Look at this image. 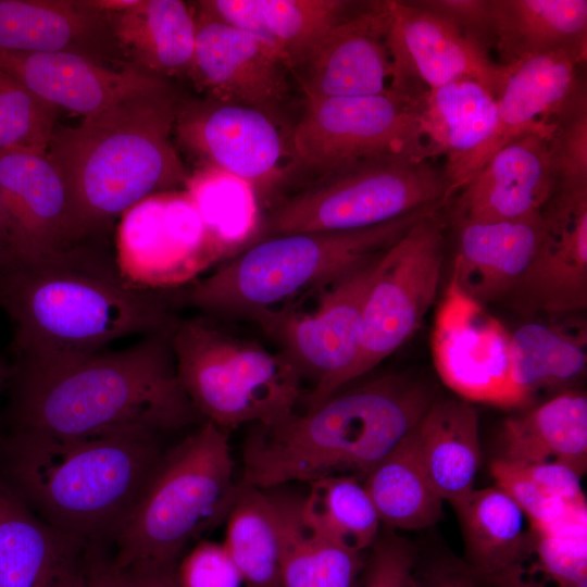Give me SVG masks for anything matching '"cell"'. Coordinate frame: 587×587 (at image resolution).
<instances>
[{
    "mask_svg": "<svg viewBox=\"0 0 587 587\" xmlns=\"http://www.w3.org/2000/svg\"><path fill=\"white\" fill-rule=\"evenodd\" d=\"M440 209L415 211L363 229L291 233L257 240L210 275L168 291L170 301L175 309L193 308L208 317L250 322L303 292L328 287Z\"/></svg>",
    "mask_w": 587,
    "mask_h": 587,
    "instance_id": "8992f818",
    "label": "cell"
},
{
    "mask_svg": "<svg viewBox=\"0 0 587 587\" xmlns=\"http://www.w3.org/2000/svg\"><path fill=\"white\" fill-rule=\"evenodd\" d=\"M14 263V254L7 213L0 191V273Z\"/></svg>",
    "mask_w": 587,
    "mask_h": 587,
    "instance_id": "816d5d0a",
    "label": "cell"
},
{
    "mask_svg": "<svg viewBox=\"0 0 587 587\" xmlns=\"http://www.w3.org/2000/svg\"><path fill=\"white\" fill-rule=\"evenodd\" d=\"M420 587H478L472 570L454 559L436 560L421 570L416 567Z\"/></svg>",
    "mask_w": 587,
    "mask_h": 587,
    "instance_id": "681fc988",
    "label": "cell"
},
{
    "mask_svg": "<svg viewBox=\"0 0 587 587\" xmlns=\"http://www.w3.org/2000/svg\"><path fill=\"white\" fill-rule=\"evenodd\" d=\"M416 567V554L409 542L387 533L371 547L359 587H420Z\"/></svg>",
    "mask_w": 587,
    "mask_h": 587,
    "instance_id": "ee69618b",
    "label": "cell"
},
{
    "mask_svg": "<svg viewBox=\"0 0 587 587\" xmlns=\"http://www.w3.org/2000/svg\"><path fill=\"white\" fill-rule=\"evenodd\" d=\"M457 228L450 279L484 305L511 297L546 234L541 212L515 220L467 222Z\"/></svg>",
    "mask_w": 587,
    "mask_h": 587,
    "instance_id": "484cf974",
    "label": "cell"
},
{
    "mask_svg": "<svg viewBox=\"0 0 587 587\" xmlns=\"http://www.w3.org/2000/svg\"><path fill=\"white\" fill-rule=\"evenodd\" d=\"M64 587H115L112 560L101 546H93L72 579Z\"/></svg>",
    "mask_w": 587,
    "mask_h": 587,
    "instance_id": "f907efd6",
    "label": "cell"
},
{
    "mask_svg": "<svg viewBox=\"0 0 587 587\" xmlns=\"http://www.w3.org/2000/svg\"><path fill=\"white\" fill-rule=\"evenodd\" d=\"M548 146L553 195L587 193V104L558 122Z\"/></svg>",
    "mask_w": 587,
    "mask_h": 587,
    "instance_id": "7bdbcfd3",
    "label": "cell"
},
{
    "mask_svg": "<svg viewBox=\"0 0 587 587\" xmlns=\"http://www.w3.org/2000/svg\"><path fill=\"white\" fill-rule=\"evenodd\" d=\"M436 400L424 382L387 374L294 412L254 424L242 448V483L271 489L292 482L349 475L362 482Z\"/></svg>",
    "mask_w": 587,
    "mask_h": 587,
    "instance_id": "3957f363",
    "label": "cell"
},
{
    "mask_svg": "<svg viewBox=\"0 0 587 587\" xmlns=\"http://www.w3.org/2000/svg\"><path fill=\"white\" fill-rule=\"evenodd\" d=\"M412 430L363 479L382 524L404 530L427 528L444 514V500L426 475Z\"/></svg>",
    "mask_w": 587,
    "mask_h": 587,
    "instance_id": "836d02e7",
    "label": "cell"
},
{
    "mask_svg": "<svg viewBox=\"0 0 587 587\" xmlns=\"http://www.w3.org/2000/svg\"><path fill=\"white\" fill-rule=\"evenodd\" d=\"M0 49L74 53L112 66L132 64L104 12L87 0H0Z\"/></svg>",
    "mask_w": 587,
    "mask_h": 587,
    "instance_id": "d4e9b609",
    "label": "cell"
},
{
    "mask_svg": "<svg viewBox=\"0 0 587 587\" xmlns=\"http://www.w3.org/2000/svg\"><path fill=\"white\" fill-rule=\"evenodd\" d=\"M168 334L111 352L16 358L8 385L13 432L75 437L200 425L204 420L178 379Z\"/></svg>",
    "mask_w": 587,
    "mask_h": 587,
    "instance_id": "6da1fadb",
    "label": "cell"
},
{
    "mask_svg": "<svg viewBox=\"0 0 587 587\" xmlns=\"http://www.w3.org/2000/svg\"><path fill=\"white\" fill-rule=\"evenodd\" d=\"M510 338L484 304L449 280L432 333L434 365L448 388L469 402L503 409L527 404L512 379Z\"/></svg>",
    "mask_w": 587,
    "mask_h": 587,
    "instance_id": "9a60e30c",
    "label": "cell"
},
{
    "mask_svg": "<svg viewBox=\"0 0 587 587\" xmlns=\"http://www.w3.org/2000/svg\"><path fill=\"white\" fill-rule=\"evenodd\" d=\"M345 0H204L198 10L265 43L295 74L324 36L354 13ZM358 11V10H357Z\"/></svg>",
    "mask_w": 587,
    "mask_h": 587,
    "instance_id": "83f0119b",
    "label": "cell"
},
{
    "mask_svg": "<svg viewBox=\"0 0 587 587\" xmlns=\"http://www.w3.org/2000/svg\"><path fill=\"white\" fill-rule=\"evenodd\" d=\"M0 308L15 358L28 359L102 351L123 337L170 332L178 317L167 291L130 286L100 239L1 272Z\"/></svg>",
    "mask_w": 587,
    "mask_h": 587,
    "instance_id": "7a4b0ae2",
    "label": "cell"
},
{
    "mask_svg": "<svg viewBox=\"0 0 587 587\" xmlns=\"http://www.w3.org/2000/svg\"><path fill=\"white\" fill-rule=\"evenodd\" d=\"M309 484L300 503V516L309 529L360 552L374 545L382 522L360 478L327 476Z\"/></svg>",
    "mask_w": 587,
    "mask_h": 587,
    "instance_id": "f35d334b",
    "label": "cell"
},
{
    "mask_svg": "<svg viewBox=\"0 0 587 587\" xmlns=\"http://www.w3.org/2000/svg\"><path fill=\"white\" fill-rule=\"evenodd\" d=\"M296 74L307 101L388 91L391 63L384 1L336 24Z\"/></svg>",
    "mask_w": 587,
    "mask_h": 587,
    "instance_id": "44dd1931",
    "label": "cell"
},
{
    "mask_svg": "<svg viewBox=\"0 0 587 587\" xmlns=\"http://www.w3.org/2000/svg\"><path fill=\"white\" fill-rule=\"evenodd\" d=\"M91 547L38 517L0 483V587H64Z\"/></svg>",
    "mask_w": 587,
    "mask_h": 587,
    "instance_id": "4316f807",
    "label": "cell"
},
{
    "mask_svg": "<svg viewBox=\"0 0 587 587\" xmlns=\"http://www.w3.org/2000/svg\"><path fill=\"white\" fill-rule=\"evenodd\" d=\"M585 59L571 50H554L503 65L491 155L523 134L537 133L550 139L562 117L587 104L577 75Z\"/></svg>",
    "mask_w": 587,
    "mask_h": 587,
    "instance_id": "cb8c5ba5",
    "label": "cell"
},
{
    "mask_svg": "<svg viewBox=\"0 0 587 587\" xmlns=\"http://www.w3.org/2000/svg\"><path fill=\"white\" fill-rule=\"evenodd\" d=\"M548 138L523 134L498 149L459 191L450 213L457 226L539 213L554 191Z\"/></svg>",
    "mask_w": 587,
    "mask_h": 587,
    "instance_id": "603a6c76",
    "label": "cell"
},
{
    "mask_svg": "<svg viewBox=\"0 0 587 587\" xmlns=\"http://www.w3.org/2000/svg\"><path fill=\"white\" fill-rule=\"evenodd\" d=\"M184 187L223 260H229L258 239L261 204L249 183L222 170L202 166L188 176Z\"/></svg>",
    "mask_w": 587,
    "mask_h": 587,
    "instance_id": "d590c367",
    "label": "cell"
},
{
    "mask_svg": "<svg viewBox=\"0 0 587 587\" xmlns=\"http://www.w3.org/2000/svg\"><path fill=\"white\" fill-rule=\"evenodd\" d=\"M0 191L10 228L13 264L79 243L66 183L47 150L0 151Z\"/></svg>",
    "mask_w": 587,
    "mask_h": 587,
    "instance_id": "d6986e66",
    "label": "cell"
},
{
    "mask_svg": "<svg viewBox=\"0 0 587 587\" xmlns=\"http://www.w3.org/2000/svg\"><path fill=\"white\" fill-rule=\"evenodd\" d=\"M0 72L41 101L84 117L134 97L171 88L135 65L112 66L88 57L0 49Z\"/></svg>",
    "mask_w": 587,
    "mask_h": 587,
    "instance_id": "ac0fdd59",
    "label": "cell"
},
{
    "mask_svg": "<svg viewBox=\"0 0 587 587\" xmlns=\"http://www.w3.org/2000/svg\"><path fill=\"white\" fill-rule=\"evenodd\" d=\"M58 111L0 72V151L47 150Z\"/></svg>",
    "mask_w": 587,
    "mask_h": 587,
    "instance_id": "b9f144b4",
    "label": "cell"
},
{
    "mask_svg": "<svg viewBox=\"0 0 587 587\" xmlns=\"http://www.w3.org/2000/svg\"><path fill=\"white\" fill-rule=\"evenodd\" d=\"M444 170L421 155L390 154L316 175L277 202L257 240L291 233L376 226L451 200Z\"/></svg>",
    "mask_w": 587,
    "mask_h": 587,
    "instance_id": "9c48e42d",
    "label": "cell"
},
{
    "mask_svg": "<svg viewBox=\"0 0 587 587\" xmlns=\"http://www.w3.org/2000/svg\"><path fill=\"white\" fill-rule=\"evenodd\" d=\"M176 564L136 563L121 569L112 565L115 587H179Z\"/></svg>",
    "mask_w": 587,
    "mask_h": 587,
    "instance_id": "c3c4849f",
    "label": "cell"
},
{
    "mask_svg": "<svg viewBox=\"0 0 587 587\" xmlns=\"http://www.w3.org/2000/svg\"><path fill=\"white\" fill-rule=\"evenodd\" d=\"M283 544L280 495L239 482L223 545L246 587H283Z\"/></svg>",
    "mask_w": 587,
    "mask_h": 587,
    "instance_id": "d6a6232c",
    "label": "cell"
},
{
    "mask_svg": "<svg viewBox=\"0 0 587 587\" xmlns=\"http://www.w3.org/2000/svg\"><path fill=\"white\" fill-rule=\"evenodd\" d=\"M490 474L520 507L530 522L532 529L548 534H586V510L570 507L539 488L524 472L521 464L495 459Z\"/></svg>",
    "mask_w": 587,
    "mask_h": 587,
    "instance_id": "60d3db41",
    "label": "cell"
},
{
    "mask_svg": "<svg viewBox=\"0 0 587 587\" xmlns=\"http://www.w3.org/2000/svg\"><path fill=\"white\" fill-rule=\"evenodd\" d=\"M544 240L508 299L526 314L550 317L587 308V193H554L541 211Z\"/></svg>",
    "mask_w": 587,
    "mask_h": 587,
    "instance_id": "ffe728a7",
    "label": "cell"
},
{
    "mask_svg": "<svg viewBox=\"0 0 587 587\" xmlns=\"http://www.w3.org/2000/svg\"><path fill=\"white\" fill-rule=\"evenodd\" d=\"M420 107L421 97L392 89L307 101L291 134L295 162L316 176L383 155L432 159L423 139Z\"/></svg>",
    "mask_w": 587,
    "mask_h": 587,
    "instance_id": "8fae6325",
    "label": "cell"
},
{
    "mask_svg": "<svg viewBox=\"0 0 587 587\" xmlns=\"http://www.w3.org/2000/svg\"><path fill=\"white\" fill-rule=\"evenodd\" d=\"M174 132L184 147L211 166L249 183L261 202L271 200L295 162L275 115L212 99L178 102Z\"/></svg>",
    "mask_w": 587,
    "mask_h": 587,
    "instance_id": "5bb4252c",
    "label": "cell"
},
{
    "mask_svg": "<svg viewBox=\"0 0 587 587\" xmlns=\"http://www.w3.org/2000/svg\"><path fill=\"white\" fill-rule=\"evenodd\" d=\"M178 102L167 88L86 116L75 127L55 125L47 153L66 183L78 242L100 239L145 198L185 185L189 174L171 140Z\"/></svg>",
    "mask_w": 587,
    "mask_h": 587,
    "instance_id": "5b68a950",
    "label": "cell"
},
{
    "mask_svg": "<svg viewBox=\"0 0 587 587\" xmlns=\"http://www.w3.org/2000/svg\"><path fill=\"white\" fill-rule=\"evenodd\" d=\"M12 374V365L0 359V394L9 385Z\"/></svg>",
    "mask_w": 587,
    "mask_h": 587,
    "instance_id": "db71d44e",
    "label": "cell"
},
{
    "mask_svg": "<svg viewBox=\"0 0 587 587\" xmlns=\"http://www.w3.org/2000/svg\"><path fill=\"white\" fill-rule=\"evenodd\" d=\"M491 16L501 65L554 50L586 57V0H491Z\"/></svg>",
    "mask_w": 587,
    "mask_h": 587,
    "instance_id": "1f68e13d",
    "label": "cell"
},
{
    "mask_svg": "<svg viewBox=\"0 0 587 587\" xmlns=\"http://www.w3.org/2000/svg\"><path fill=\"white\" fill-rule=\"evenodd\" d=\"M412 434L430 484L453 507L475 488L482 463L477 410L460 398L436 399Z\"/></svg>",
    "mask_w": 587,
    "mask_h": 587,
    "instance_id": "f1b7e54d",
    "label": "cell"
},
{
    "mask_svg": "<svg viewBox=\"0 0 587 587\" xmlns=\"http://www.w3.org/2000/svg\"><path fill=\"white\" fill-rule=\"evenodd\" d=\"M586 534L526 532L517 559L500 571L519 587H587Z\"/></svg>",
    "mask_w": 587,
    "mask_h": 587,
    "instance_id": "ab89813d",
    "label": "cell"
},
{
    "mask_svg": "<svg viewBox=\"0 0 587 587\" xmlns=\"http://www.w3.org/2000/svg\"><path fill=\"white\" fill-rule=\"evenodd\" d=\"M390 89L414 97L460 79H473L495 96L504 66L488 49L446 18L411 1H384Z\"/></svg>",
    "mask_w": 587,
    "mask_h": 587,
    "instance_id": "2e32d148",
    "label": "cell"
},
{
    "mask_svg": "<svg viewBox=\"0 0 587 587\" xmlns=\"http://www.w3.org/2000/svg\"><path fill=\"white\" fill-rule=\"evenodd\" d=\"M120 218L114 260L135 288L176 290L224 261L185 190L151 195Z\"/></svg>",
    "mask_w": 587,
    "mask_h": 587,
    "instance_id": "4fadbf2b",
    "label": "cell"
},
{
    "mask_svg": "<svg viewBox=\"0 0 587 587\" xmlns=\"http://www.w3.org/2000/svg\"><path fill=\"white\" fill-rule=\"evenodd\" d=\"M586 334L557 324L528 322L510 338L511 375L528 398L542 388L567 386L586 370Z\"/></svg>",
    "mask_w": 587,
    "mask_h": 587,
    "instance_id": "74e56055",
    "label": "cell"
},
{
    "mask_svg": "<svg viewBox=\"0 0 587 587\" xmlns=\"http://www.w3.org/2000/svg\"><path fill=\"white\" fill-rule=\"evenodd\" d=\"M284 520L283 587H359L363 552L325 539L302 522L301 499L280 495Z\"/></svg>",
    "mask_w": 587,
    "mask_h": 587,
    "instance_id": "8d00e7d4",
    "label": "cell"
},
{
    "mask_svg": "<svg viewBox=\"0 0 587 587\" xmlns=\"http://www.w3.org/2000/svg\"><path fill=\"white\" fill-rule=\"evenodd\" d=\"M453 508L464 536V563L475 575L498 573L517 559L526 536L525 515L503 489L474 488Z\"/></svg>",
    "mask_w": 587,
    "mask_h": 587,
    "instance_id": "e575fe53",
    "label": "cell"
},
{
    "mask_svg": "<svg viewBox=\"0 0 587 587\" xmlns=\"http://www.w3.org/2000/svg\"><path fill=\"white\" fill-rule=\"evenodd\" d=\"M195 49L187 77L208 99L274 115L287 98V66L253 35L197 11Z\"/></svg>",
    "mask_w": 587,
    "mask_h": 587,
    "instance_id": "e0dca14e",
    "label": "cell"
},
{
    "mask_svg": "<svg viewBox=\"0 0 587 587\" xmlns=\"http://www.w3.org/2000/svg\"><path fill=\"white\" fill-rule=\"evenodd\" d=\"M416 7L446 18L489 49L492 46L491 0H415Z\"/></svg>",
    "mask_w": 587,
    "mask_h": 587,
    "instance_id": "bcb514c9",
    "label": "cell"
},
{
    "mask_svg": "<svg viewBox=\"0 0 587 587\" xmlns=\"http://www.w3.org/2000/svg\"><path fill=\"white\" fill-rule=\"evenodd\" d=\"M2 449L11 488L43 521L90 546L114 539L163 454L158 434L137 428L12 432Z\"/></svg>",
    "mask_w": 587,
    "mask_h": 587,
    "instance_id": "277c9868",
    "label": "cell"
},
{
    "mask_svg": "<svg viewBox=\"0 0 587 587\" xmlns=\"http://www.w3.org/2000/svg\"><path fill=\"white\" fill-rule=\"evenodd\" d=\"M104 14L129 63L162 78L187 76L195 49L196 18L184 1L136 0L123 10Z\"/></svg>",
    "mask_w": 587,
    "mask_h": 587,
    "instance_id": "f546056e",
    "label": "cell"
},
{
    "mask_svg": "<svg viewBox=\"0 0 587 587\" xmlns=\"http://www.w3.org/2000/svg\"><path fill=\"white\" fill-rule=\"evenodd\" d=\"M502 459L522 463H562L582 476L587 469V396L566 390L507 419Z\"/></svg>",
    "mask_w": 587,
    "mask_h": 587,
    "instance_id": "4dcf8cb0",
    "label": "cell"
},
{
    "mask_svg": "<svg viewBox=\"0 0 587 587\" xmlns=\"http://www.w3.org/2000/svg\"><path fill=\"white\" fill-rule=\"evenodd\" d=\"M474 576L478 587H519L501 574L487 576H477L474 574Z\"/></svg>",
    "mask_w": 587,
    "mask_h": 587,
    "instance_id": "f5cc1de1",
    "label": "cell"
},
{
    "mask_svg": "<svg viewBox=\"0 0 587 587\" xmlns=\"http://www.w3.org/2000/svg\"><path fill=\"white\" fill-rule=\"evenodd\" d=\"M179 587H242L243 579L223 544L202 540L176 564Z\"/></svg>",
    "mask_w": 587,
    "mask_h": 587,
    "instance_id": "f6af8a7d",
    "label": "cell"
},
{
    "mask_svg": "<svg viewBox=\"0 0 587 587\" xmlns=\"http://www.w3.org/2000/svg\"><path fill=\"white\" fill-rule=\"evenodd\" d=\"M516 463V462H515ZM521 464L527 476L545 492L572 508L586 510L582 475L566 464L547 462Z\"/></svg>",
    "mask_w": 587,
    "mask_h": 587,
    "instance_id": "7dc6e473",
    "label": "cell"
},
{
    "mask_svg": "<svg viewBox=\"0 0 587 587\" xmlns=\"http://www.w3.org/2000/svg\"><path fill=\"white\" fill-rule=\"evenodd\" d=\"M385 252V251H384ZM383 253L322 289L311 312L294 302L251 319L298 370L312 407L353 382L363 336L364 304Z\"/></svg>",
    "mask_w": 587,
    "mask_h": 587,
    "instance_id": "30bf717a",
    "label": "cell"
},
{
    "mask_svg": "<svg viewBox=\"0 0 587 587\" xmlns=\"http://www.w3.org/2000/svg\"><path fill=\"white\" fill-rule=\"evenodd\" d=\"M445 227L441 209L430 212L384 252L364 304L353 380L404 345L433 307L445 261Z\"/></svg>",
    "mask_w": 587,
    "mask_h": 587,
    "instance_id": "7c38bea8",
    "label": "cell"
},
{
    "mask_svg": "<svg viewBox=\"0 0 587 587\" xmlns=\"http://www.w3.org/2000/svg\"><path fill=\"white\" fill-rule=\"evenodd\" d=\"M420 124L429 157L446 160L444 173L453 197L491 157L496 96L473 79L446 84L421 97Z\"/></svg>",
    "mask_w": 587,
    "mask_h": 587,
    "instance_id": "7402d4cb",
    "label": "cell"
},
{
    "mask_svg": "<svg viewBox=\"0 0 587 587\" xmlns=\"http://www.w3.org/2000/svg\"><path fill=\"white\" fill-rule=\"evenodd\" d=\"M234 471L227 433L209 421L163 452L113 539V567L177 563L191 540L226 521Z\"/></svg>",
    "mask_w": 587,
    "mask_h": 587,
    "instance_id": "52a82bcc",
    "label": "cell"
},
{
    "mask_svg": "<svg viewBox=\"0 0 587 587\" xmlns=\"http://www.w3.org/2000/svg\"><path fill=\"white\" fill-rule=\"evenodd\" d=\"M168 337L190 402L204 421L226 432L278 423L307 395L285 353L233 335L205 315L177 317Z\"/></svg>",
    "mask_w": 587,
    "mask_h": 587,
    "instance_id": "ba28073f",
    "label": "cell"
}]
</instances>
